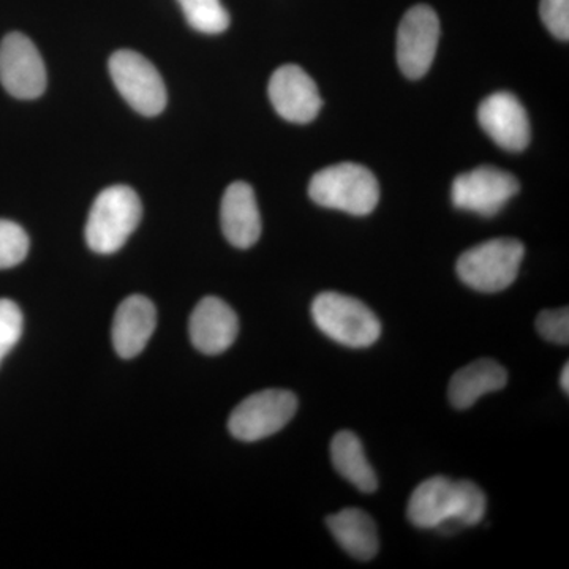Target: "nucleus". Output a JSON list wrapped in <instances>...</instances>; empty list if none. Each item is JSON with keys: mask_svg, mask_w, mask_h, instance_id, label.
<instances>
[{"mask_svg": "<svg viewBox=\"0 0 569 569\" xmlns=\"http://www.w3.org/2000/svg\"><path fill=\"white\" fill-rule=\"evenodd\" d=\"M518 179L496 167H478L452 182V204L462 211L492 217L519 192Z\"/></svg>", "mask_w": 569, "mask_h": 569, "instance_id": "9", "label": "nucleus"}, {"mask_svg": "<svg viewBox=\"0 0 569 569\" xmlns=\"http://www.w3.org/2000/svg\"><path fill=\"white\" fill-rule=\"evenodd\" d=\"M309 194L318 206L351 216H369L380 201V186L372 171L358 163H337L313 176Z\"/></svg>", "mask_w": 569, "mask_h": 569, "instance_id": "3", "label": "nucleus"}, {"mask_svg": "<svg viewBox=\"0 0 569 569\" xmlns=\"http://www.w3.org/2000/svg\"><path fill=\"white\" fill-rule=\"evenodd\" d=\"M560 385L561 389H563L565 392H569V365H565L563 370H561V377H560Z\"/></svg>", "mask_w": 569, "mask_h": 569, "instance_id": "24", "label": "nucleus"}, {"mask_svg": "<svg viewBox=\"0 0 569 569\" xmlns=\"http://www.w3.org/2000/svg\"><path fill=\"white\" fill-rule=\"evenodd\" d=\"M220 223L227 241L238 249H250L261 236V216L252 187L233 182L224 190Z\"/></svg>", "mask_w": 569, "mask_h": 569, "instance_id": "14", "label": "nucleus"}, {"mask_svg": "<svg viewBox=\"0 0 569 569\" xmlns=\"http://www.w3.org/2000/svg\"><path fill=\"white\" fill-rule=\"evenodd\" d=\"M29 253V236L20 224L0 219V269L14 268Z\"/></svg>", "mask_w": 569, "mask_h": 569, "instance_id": "20", "label": "nucleus"}, {"mask_svg": "<svg viewBox=\"0 0 569 569\" xmlns=\"http://www.w3.org/2000/svg\"><path fill=\"white\" fill-rule=\"evenodd\" d=\"M440 21L429 6L407 11L397 31V63L410 80L425 77L436 59Z\"/></svg>", "mask_w": 569, "mask_h": 569, "instance_id": "8", "label": "nucleus"}, {"mask_svg": "<svg viewBox=\"0 0 569 569\" xmlns=\"http://www.w3.org/2000/svg\"><path fill=\"white\" fill-rule=\"evenodd\" d=\"M0 84L10 96L33 100L47 89V69L36 44L20 32L0 43Z\"/></svg>", "mask_w": 569, "mask_h": 569, "instance_id": "10", "label": "nucleus"}, {"mask_svg": "<svg viewBox=\"0 0 569 569\" xmlns=\"http://www.w3.org/2000/svg\"><path fill=\"white\" fill-rule=\"evenodd\" d=\"M22 326H24V318L20 307L10 299H0V365L20 342Z\"/></svg>", "mask_w": 569, "mask_h": 569, "instance_id": "21", "label": "nucleus"}, {"mask_svg": "<svg viewBox=\"0 0 569 569\" xmlns=\"http://www.w3.org/2000/svg\"><path fill=\"white\" fill-rule=\"evenodd\" d=\"M331 459L336 470L356 489L365 493L376 492L378 488L376 471L366 458L361 440L353 432L343 430L332 438Z\"/></svg>", "mask_w": 569, "mask_h": 569, "instance_id": "18", "label": "nucleus"}, {"mask_svg": "<svg viewBox=\"0 0 569 569\" xmlns=\"http://www.w3.org/2000/svg\"><path fill=\"white\" fill-rule=\"evenodd\" d=\"M190 340L201 353L216 356L233 346L239 332L234 310L216 296L201 299L190 317Z\"/></svg>", "mask_w": 569, "mask_h": 569, "instance_id": "13", "label": "nucleus"}, {"mask_svg": "<svg viewBox=\"0 0 569 569\" xmlns=\"http://www.w3.org/2000/svg\"><path fill=\"white\" fill-rule=\"evenodd\" d=\"M156 307L146 296L123 299L112 321V346L123 359H132L148 346L156 331Z\"/></svg>", "mask_w": 569, "mask_h": 569, "instance_id": "15", "label": "nucleus"}, {"mask_svg": "<svg viewBox=\"0 0 569 569\" xmlns=\"http://www.w3.org/2000/svg\"><path fill=\"white\" fill-rule=\"evenodd\" d=\"M486 508L488 498L473 481H452L437 475L426 479L411 493L407 516L418 529L452 535L481 522Z\"/></svg>", "mask_w": 569, "mask_h": 569, "instance_id": "1", "label": "nucleus"}, {"mask_svg": "<svg viewBox=\"0 0 569 569\" xmlns=\"http://www.w3.org/2000/svg\"><path fill=\"white\" fill-rule=\"evenodd\" d=\"M478 121L486 133L505 151L520 152L530 142V122L526 108L511 92H496L482 100Z\"/></svg>", "mask_w": 569, "mask_h": 569, "instance_id": "12", "label": "nucleus"}, {"mask_svg": "<svg viewBox=\"0 0 569 569\" xmlns=\"http://www.w3.org/2000/svg\"><path fill=\"white\" fill-rule=\"evenodd\" d=\"M523 254L526 247L518 239H492L460 254L458 274L473 290L498 293L515 282Z\"/></svg>", "mask_w": 569, "mask_h": 569, "instance_id": "5", "label": "nucleus"}, {"mask_svg": "<svg viewBox=\"0 0 569 569\" xmlns=\"http://www.w3.org/2000/svg\"><path fill=\"white\" fill-rule=\"evenodd\" d=\"M508 372L493 359H478L455 373L449 381L448 396L452 407L467 410L489 392L507 387Z\"/></svg>", "mask_w": 569, "mask_h": 569, "instance_id": "16", "label": "nucleus"}, {"mask_svg": "<svg viewBox=\"0 0 569 569\" xmlns=\"http://www.w3.org/2000/svg\"><path fill=\"white\" fill-rule=\"evenodd\" d=\"M539 13L553 37L565 41L569 39V0H541Z\"/></svg>", "mask_w": 569, "mask_h": 569, "instance_id": "23", "label": "nucleus"}, {"mask_svg": "<svg viewBox=\"0 0 569 569\" xmlns=\"http://www.w3.org/2000/svg\"><path fill=\"white\" fill-rule=\"evenodd\" d=\"M268 92L277 114L288 122H312L323 104L316 81L293 63L279 67L272 73Z\"/></svg>", "mask_w": 569, "mask_h": 569, "instance_id": "11", "label": "nucleus"}, {"mask_svg": "<svg viewBox=\"0 0 569 569\" xmlns=\"http://www.w3.org/2000/svg\"><path fill=\"white\" fill-rule=\"evenodd\" d=\"M298 411V397L287 389H264L234 408L228 429L241 441H258L280 432Z\"/></svg>", "mask_w": 569, "mask_h": 569, "instance_id": "6", "label": "nucleus"}, {"mask_svg": "<svg viewBox=\"0 0 569 569\" xmlns=\"http://www.w3.org/2000/svg\"><path fill=\"white\" fill-rule=\"evenodd\" d=\"M190 28L208 36L227 31L230 13L220 0H178Z\"/></svg>", "mask_w": 569, "mask_h": 569, "instance_id": "19", "label": "nucleus"}, {"mask_svg": "<svg viewBox=\"0 0 569 569\" xmlns=\"http://www.w3.org/2000/svg\"><path fill=\"white\" fill-rule=\"evenodd\" d=\"M140 197L130 187L112 186L93 201L86 223V242L100 254L121 250L141 222Z\"/></svg>", "mask_w": 569, "mask_h": 569, "instance_id": "2", "label": "nucleus"}, {"mask_svg": "<svg viewBox=\"0 0 569 569\" xmlns=\"http://www.w3.org/2000/svg\"><path fill=\"white\" fill-rule=\"evenodd\" d=\"M326 526L340 548L350 553L356 560L369 561L380 549L377 526L366 511L358 508H347L336 515L328 516Z\"/></svg>", "mask_w": 569, "mask_h": 569, "instance_id": "17", "label": "nucleus"}, {"mask_svg": "<svg viewBox=\"0 0 569 569\" xmlns=\"http://www.w3.org/2000/svg\"><path fill=\"white\" fill-rule=\"evenodd\" d=\"M312 318L323 335L343 347L367 348L381 336L376 313L353 296L336 291L318 295L313 299Z\"/></svg>", "mask_w": 569, "mask_h": 569, "instance_id": "4", "label": "nucleus"}, {"mask_svg": "<svg viewBox=\"0 0 569 569\" xmlns=\"http://www.w3.org/2000/svg\"><path fill=\"white\" fill-rule=\"evenodd\" d=\"M110 74L126 102L140 114L152 118L167 107L163 78L144 56L130 50L114 52Z\"/></svg>", "mask_w": 569, "mask_h": 569, "instance_id": "7", "label": "nucleus"}, {"mask_svg": "<svg viewBox=\"0 0 569 569\" xmlns=\"http://www.w3.org/2000/svg\"><path fill=\"white\" fill-rule=\"evenodd\" d=\"M537 329L542 339L557 346H568L569 312L568 307L557 310H542L537 318Z\"/></svg>", "mask_w": 569, "mask_h": 569, "instance_id": "22", "label": "nucleus"}]
</instances>
